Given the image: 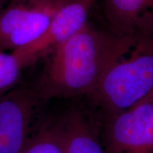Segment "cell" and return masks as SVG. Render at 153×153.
Segmentation results:
<instances>
[{
    "mask_svg": "<svg viewBox=\"0 0 153 153\" xmlns=\"http://www.w3.org/2000/svg\"><path fill=\"white\" fill-rule=\"evenodd\" d=\"M137 41L97 29L87 22L44 57L45 65L35 86L38 94L44 101L83 96L92 99L105 72Z\"/></svg>",
    "mask_w": 153,
    "mask_h": 153,
    "instance_id": "6da1fadb",
    "label": "cell"
},
{
    "mask_svg": "<svg viewBox=\"0 0 153 153\" xmlns=\"http://www.w3.org/2000/svg\"><path fill=\"white\" fill-rule=\"evenodd\" d=\"M105 72L92 100L106 116L126 111L153 90V35L135 43Z\"/></svg>",
    "mask_w": 153,
    "mask_h": 153,
    "instance_id": "7a4b0ae2",
    "label": "cell"
},
{
    "mask_svg": "<svg viewBox=\"0 0 153 153\" xmlns=\"http://www.w3.org/2000/svg\"><path fill=\"white\" fill-rule=\"evenodd\" d=\"M68 1L8 0L0 11V51H13L41 38Z\"/></svg>",
    "mask_w": 153,
    "mask_h": 153,
    "instance_id": "3957f363",
    "label": "cell"
},
{
    "mask_svg": "<svg viewBox=\"0 0 153 153\" xmlns=\"http://www.w3.org/2000/svg\"><path fill=\"white\" fill-rule=\"evenodd\" d=\"M106 153H153V90L128 109L106 116Z\"/></svg>",
    "mask_w": 153,
    "mask_h": 153,
    "instance_id": "277c9868",
    "label": "cell"
},
{
    "mask_svg": "<svg viewBox=\"0 0 153 153\" xmlns=\"http://www.w3.org/2000/svg\"><path fill=\"white\" fill-rule=\"evenodd\" d=\"M43 101L35 87H19L0 96V153L22 152Z\"/></svg>",
    "mask_w": 153,
    "mask_h": 153,
    "instance_id": "5b68a950",
    "label": "cell"
},
{
    "mask_svg": "<svg viewBox=\"0 0 153 153\" xmlns=\"http://www.w3.org/2000/svg\"><path fill=\"white\" fill-rule=\"evenodd\" d=\"M96 0H68L57 11L41 38L12 52L24 68H28L51 50L71 38L88 22V16Z\"/></svg>",
    "mask_w": 153,
    "mask_h": 153,
    "instance_id": "8992f818",
    "label": "cell"
},
{
    "mask_svg": "<svg viewBox=\"0 0 153 153\" xmlns=\"http://www.w3.org/2000/svg\"><path fill=\"white\" fill-rule=\"evenodd\" d=\"M110 32L139 41L153 35V0H104Z\"/></svg>",
    "mask_w": 153,
    "mask_h": 153,
    "instance_id": "52a82bcc",
    "label": "cell"
},
{
    "mask_svg": "<svg viewBox=\"0 0 153 153\" xmlns=\"http://www.w3.org/2000/svg\"><path fill=\"white\" fill-rule=\"evenodd\" d=\"M65 153H106L97 126L79 108L63 114Z\"/></svg>",
    "mask_w": 153,
    "mask_h": 153,
    "instance_id": "ba28073f",
    "label": "cell"
},
{
    "mask_svg": "<svg viewBox=\"0 0 153 153\" xmlns=\"http://www.w3.org/2000/svg\"><path fill=\"white\" fill-rule=\"evenodd\" d=\"M21 153H65L63 116L38 124Z\"/></svg>",
    "mask_w": 153,
    "mask_h": 153,
    "instance_id": "9c48e42d",
    "label": "cell"
},
{
    "mask_svg": "<svg viewBox=\"0 0 153 153\" xmlns=\"http://www.w3.org/2000/svg\"><path fill=\"white\" fill-rule=\"evenodd\" d=\"M24 67L13 52L0 51V94L13 89Z\"/></svg>",
    "mask_w": 153,
    "mask_h": 153,
    "instance_id": "30bf717a",
    "label": "cell"
},
{
    "mask_svg": "<svg viewBox=\"0 0 153 153\" xmlns=\"http://www.w3.org/2000/svg\"><path fill=\"white\" fill-rule=\"evenodd\" d=\"M7 1H8V0H0V11H1V9L3 8L4 6L6 4Z\"/></svg>",
    "mask_w": 153,
    "mask_h": 153,
    "instance_id": "8fae6325",
    "label": "cell"
},
{
    "mask_svg": "<svg viewBox=\"0 0 153 153\" xmlns=\"http://www.w3.org/2000/svg\"><path fill=\"white\" fill-rule=\"evenodd\" d=\"M1 95H2V94H0V96H1Z\"/></svg>",
    "mask_w": 153,
    "mask_h": 153,
    "instance_id": "7c38bea8",
    "label": "cell"
}]
</instances>
